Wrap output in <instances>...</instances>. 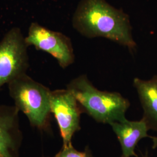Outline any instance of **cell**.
<instances>
[{"instance_id":"cell-1","label":"cell","mask_w":157,"mask_h":157,"mask_svg":"<svg viewBox=\"0 0 157 157\" xmlns=\"http://www.w3.org/2000/svg\"><path fill=\"white\" fill-rule=\"evenodd\" d=\"M72 26L86 37H103L129 50L136 48L129 16L105 0H81L73 14Z\"/></svg>"},{"instance_id":"cell-6","label":"cell","mask_w":157,"mask_h":157,"mask_svg":"<svg viewBox=\"0 0 157 157\" xmlns=\"http://www.w3.org/2000/svg\"><path fill=\"white\" fill-rule=\"evenodd\" d=\"M51 111L58 125L63 146L72 143L73 135L81 129L83 112L76 98L67 89L51 91Z\"/></svg>"},{"instance_id":"cell-12","label":"cell","mask_w":157,"mask_h":157,"mask_svg":"<svg viewBox=\"0 0 157 157\" xmlns=\"http://www.w3.org/2000/svg\"></svg>"},{"instance_id":"cell-10","label":"cell","mask_w":157,"mask_h":157,"mask_svg":"<svg viewBox=\"0 0 157 157\" xmlns=\"http://www.w3.org/2000/svg\"><path fill=\"white\" fill-rule=\"evenodd\" d=\"M54 157H93L90 148L87 146L84 151H79L75 149L72 144L62 146L61 150Z\"/></svg>"},{"instance_id":"cell-8","label":"cell","mask_w":157,"mask_h":157,"mask_svg":"<svg viewBox=\"0 0 157 157\" xmlns=\"http://www.w3.org/2000/svg\"><path fill=\"white\" fill-rule=\"evenodd\" d=\"M119 141L122 157H137L135 148L140 141L147 137L150 130L146 121H131L127 119L121 122H115L109 124Z\"/></svg>"},{"instance_id":"cell-7","label":"cell","mask_w":157,"mask_h":157,"mask_svg":"<svg viewBox=\"0 0 157 157\" xmlns=\"http://www.w3.org/2000/svg\"><path fill=\"white\" fill-rule=\"evenodd\" d=\"M15 105H0V157H19L23 134Z\"/></svg>"},{"instance_id":"cell-2","label":"cell","mask_w":157,"mask_h":157,"mask_svg":"<svg viewBox=\"0 0 157 157\" xmlns=\"http://www.w3.org/2000/svg\"><path fill=\"white\" fill-rule=\"evenodd\" d=\"M67 89L75 97L83 112L96 122L110 124L126 119L129 100L118 92L97 89L86 75L72 79Z\"/></svg>"},{"instance_id":"cell-11","label":"cell","mask_w":157,"mask_h":157,"mask_svg":"<svg viewBox=\"0 0 157 157\" xmlns=\"http://www.w3.org/2000/svg\"><path fill=\"white\" fill-rule=\"evenodd\" d=\"M152 140V148L155 149L157 148V136L154 137H150Z\"/></svg>"},{"instance_id":"cell-5","label":"cell","mask_w":157,"mask_h":157,"mask_svg":"<svg viewBox=\"0 0 157 157\" xmlns=\"http://www.w3.org/2000/svg\"><path fill=\"white\" fill-rule=\"evenodd\" d=\"M28 46L33 45L54 57L63 69L71 66L75 61L72 43L65 34L44 27L38 23L32 22L25 36Z\"/></svg>"},{"instance_id":"cell-3","label":"cell","mask_w":157,"mask_h":157,"mask_svg":"<svg viewBox=\"0 0 157 157\" xmlns=\"http://www.w3.org/2000/svg\"><path fill=\"white\" fill-rule=\"evenodd\" d=\"M8 86L14 105L26 116L31 126L40 131L49 129L51 90L27 73L12 80Z\"/></svg>"},{"instance_id":"cell-4","label":"cell","mask_w":157,"mask_h":157,"mask_svg":"<svg viewBox=\"0 0 157 157\" xmlns=\"http://www.w3.org/2000/svg\"><path fill=\"white\" fill-rule=\"evenodd\" d=\"M28 45L21 29L14 27L0 40V89L4 84L27 73Z\"/></svg>"},{"instance_id":"cell-9","label":"cell","mask_w":157,"mask_h":157,"mask_svg":"<svg viewBox=\"0 0 157 157\" xmlns=\"http://www.w3.org/2000/svg\"><path fill=\"white\" fill-rule=\"evenodd\" d=\"M133 86L143 109V119L150 130L157 132V76L149 80L135 78Z\"/></svg>"}]
</instances>
